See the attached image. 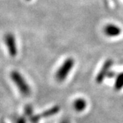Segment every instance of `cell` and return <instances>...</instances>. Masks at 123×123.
Masks as SVG:
<instances>
[{
  "instance_id": "8",
  "label": "cell",
  "mask_w": 123,
  "mask_h": 123,
  "mask_svg": "<svg viewBox=\"0 0 123 123\" xmlns=\"http://www.w3.org/2000/svg\"><path fill=\"white\" fill-rule=\"evenodd\" d=\"M59 111H60V107L58 106H55L53 108L45 111L43 115H44V116H46V117L47 116H53L54 114H57V112H59Z\"/></svg>"
},
{
  "instance_id": "7",
  "label": "cell",
  "mask_w": 123,
  "mask_h": 123,
  "mask_svg": "<svg viewBox=\"0 0 123 123\" xmlns=\"http://www.w3.org/2000/svg\"><path fill=\"white\" fill-rule=\"evenodd\" d=\"M116 90H120L123 88V72L117 75L114 84Z\"/></svg>"
},
{
  "instance_id": "5",
  "label": "cell",
  "mask_w": 123,
  "mask_h": 123,
  "mask_svg": "<svg viewBox=\"0 0 123 123\" xmlns=\"http://www.w3.org/2000/svg\"><path fill=\"white\" fill-rule=\"evenodd\" d=\"M103 32L108 37H117L121 34L122 30L118 25L110 23L104 27Z\"/></svg>"
},
{
  "instance_id": "9",
  "label": "cell",
  "mask_w": 123,
  "mask_h": 123,
  "mask_svg": "<svg viewBox=\"0 0 123 123\" xmlns=\"http://www.w3.org/2000/svg\"><path fill=\"white\" fill-rule=\"evenodd\" d=\"M16 123H26V120H25V119L23 118H19L17 120Z\"/></svg>"
},
{
  "instance_id": "4",
  "label": "cell",
  "mask_w": 123,
  "mask_h": 123,
  "mask_svg": "<svg viewBox=\"0 0 123 123\" xmlns=\"http://www.w3.org/2000/svg\"><path fill=\"white\" fill-rule=\"evenodd\" d=\"M113 64L114 62L111 59H108L104 62V64L102 66V68L99 70L96 77V81L97 84H101L103 81V80L105 79V77H107V75L110 72L111 66H113Z\"/></svg>"
},
{
  "instance_id": "1",
  "label": "cell",
  "mask_w": 123,
  "mask_h": 123,
  "mask_svg": "<svg viewBox=\"0 0 123 123\" xmlns=\"http://www.w3.org/2000/svg\"><path fill=\"white\" fill-rule=\"evenodd\" d=\"M10 78L23 96L28 97L30 94V86L19 72L17 70H12L10 73Z\"/></svg>"
},
{
  "instance_id": "6",
  "label": "cell",
  "mask_w": 123,
  "mask_h": 123,
  "mask_svg": "<svg viewBox=\"0 0 123 123\" xmlns=\"http://www.w3.org/2000/svg\"><path fill=\"white\" fill-rule=\"evenodd\" d=\"M87 106V103L86 100H84L82 98H79L76 99L73 103V107L76 111L81 112L85 110Z\"/></svg>"
},
{
  "instance_id": "10",
  "label": "cell",
  "mask_w": 123,
  "mask_h": 123,
  "mask_svg": "<svg viewBox=\"0 0 123 123\" xmlns=\"http://www.w3.org/2000/svg\"><path fill=\"white\" fill-rule=\"evenodd\" d=\"M60 123H70V120H68V119L67 118H64L62 119L61 120V122H60Z\"/></svg>"
},
{
  "instance_id": "3",
  "label": "cell",
  "mask_w": 123,
  "mask_h": 123,
  "mask_svg": "<svg viewBox=\"0 0 123 123\" xmlns=\"http://www.w3.org/2000/svg\"><path fill=\"white\" fill-rule=\"evenodd\" d=\"M4 42L10 55L15 57L17 55V45L14 35L10 32L7 33L4 36Z\"/></svg>"
},
{
  "instance_id": "2",
  "label": "cell",
  "mask_w": 123,
  "mask_h": 123,
  "mask_svg": "<svg viewBox=\"0 0 123 123\" xmlns=\"http://www.w3.org/2000/svg\"><path fill=\"white\" fill-rule=\"evenodd\" d=\"M75 65V60L72 57H68L65 61L62 63L61 66L57 69L55 73V79L57 81L62 82L64 81L68 74L70 73L71 70L73 69Z\"/></svg>"
},
{
  "instance_id": "11",
  "label": "cell",
  "mask_w": 123,
  "mask_h": 123,
  "mask_svg": "<svg viewBox=\"0 0 123 123\" xmlns=\"http://www.w3.org/2000/svg\"><path fill=\"white\" fill-rule=\"evenodd\" d=\"M26 1H31V0H26Z\"/></svg>"
}]
</instances>
